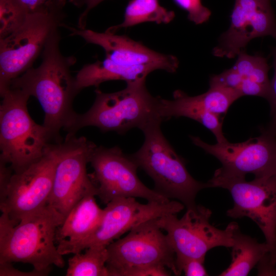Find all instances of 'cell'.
I'll return each instance as SVG.
<instances>
[{
    "instance_id": "obj_22",
    "label": "cell",
    "mask_w": 276,
    "mask_h": 276,
    "mask_svg": "<svg viewBox=\"0 0 276 276\" xmlns=\"http://www.w3.org/2000/svg\"><path fill=\"white\" fill-rule=\"evenodd\" d=\"M68 261L66 276H108L106 267L107 247L92 246L78 252Z\"/></svg>"
},
{
    "instance_id": "obj_5",
    "label": "cell",
    "mask_w": 276,
    "mask_h": 276,
    "mask_svg": "<svg viewBox=\"0 0 276 276\" xmlns=\"http://www.w3.org/2000/svg\"><path fill=\"white\" fill-rule=\"evenodd\" d=\"M1 97L0 162L17 172L41 157L54 143L49 130L35 123L29 115L28 94L9 87Z\"/></svg>"
},
{
    "instance_id": "obj_7",
    "label": "cell",
    "mask_w": 276,
    "mask_h": 276,
    "mask_svg": "<svg viewBox=\"0 0 276 276\" xmlns=\"http://www.w3.org/2000/svg\"><path fill=\"white\" fill-rule=\"evenodd\" d=\"M210 188L228 190L234 206L226 214L233 218L247 217L262 231L270 254L274 261L276 256V174L255 177L247 181L245 177H223L213 176L208 181Z\"/></svg>"
},
{
    "instance_id": "obj_26",
    "label": "cell",
    "mask_w": 276,
    "mask_h": 276,
    "mask_svg": "<svg viewBox=\"0 0 276 276\" xmlns=\"http://www.w3.org/2000/svg\"><path fill=\"white\" fill-rule=\"evenodd\" d=\"M180 8L188 12V18L196 25L207 21L211 15L209 9L202 4L201 0H173Z\"/></svg>"
},
{
    "instance_id": "obj_30",
    "label": "cell",
    "mask_w": 276,
    "mask_h": 276,
    "mask_svg": "<svg viewBox=\"0 0 276 276\" xmlns=\"http://www.w3.org/2000/svg\"><path fill=\"white\" fill-rule=\"evenodd\" d=\"M257 275L276 276V264L272 260L269 251L266 253L257 265Z\"/></svg>"
},
{
    "instance_id": "obj_10",
    "label": "cell",
    "mask_w": 276,
    "mask_h": 276,
    "mask_svg": "<svg viewBox=\"0 0 276 276\" xmlns=\"http://www.w3.org/2000/svg\"><path fill=\"white\" fill-rule=\"evenodd\" d=\"M211 215L210 209L196 205L187 209L180 219L176 214H169L157 218L156 222L166 232L176 256L205 258L206 252L215 247H232L233 232L237 225L231 222L225 229L217 228L210 223Z\"/></svg>"
},
{
    "instance_id": "obj_18",
    "label": "cell",
    "mask_w": 276,
    "mask_h": 276,
    "mask_svg": "<svg viewBox=\"0 0 276 276\" xmlns=\"http://www.w3.org/2000/svg\"><path fill=\"white\" fill-rule=\"evenodd\" d=\"M158 113L163 121L173 117L190 118L209 129L215 136L217 143L227 141L222 131L220 116L206 109L199 95L190 96L178 89L174 91L172 100L159 97Z\"/></svg>"
},
{
    "instance_id": "obj_14",
    "label": "cell",
    "mask_w": 276,
    "mask_h": 276,
    "mask_svg": "<svg viewBox=\"0 0 276 276\" xmlns=\"http://www.w3.org/2000/svg\"><path fill=\"white\" fill-rule=\"evenodd\" d=\"M178 201L148 202L142 204L134 197H119L103 209L101 222L95 231L74 249L73 254L92 246H107L124 233L140 224L169 214H176L184 208Z\"/></svg>"
},
{
    "instance_id": "obj_23",
    "label": "cell",
    "mask_w": 276,
    "mask_h": 276,
    "mask_svg": "<svg viewBox=\"0 0 276 276\" xmlns=\"http://www.w3.org/2000/svg\"><path fill=\"white\" fill-rule=\"evenodd\" d=\"M233 68L243 78L257 82L270 88L268 78L269 66L267 59L260 55H250L245 50L237 55Z\"/></svg>"
},
{
    "instance_id": "obj_9",
    "label": "cell",
    "mask_w": 276,
    "mask_h": 276,
    "mask_svg": "<svg viewBox=\"0 0 276 276\" xmlns=\"http://www.w3.org/2000/svg\"><path fill=\"white\" fill-rule=\"evenodd\" d=\"M89 163L94 172L89 175L97 188V196L105 204L119 197H140L161 203L170 201L141 181L137 175L138 166L118 146H96Z\"/></svg>"
},
{
    "instance_id": "obj_3",
    "label": "cell",
    "mask_w": 276,
    "mask_h": 276,
    "mask_svg": "<svg viewBox=\"0 0 276 276\" xmlns=\"http://www.w3.org/2000/svg\"><path fill=\"white\" fill-rule=\"evenodd\" d=\"M95 93L91 107L84 113H78L71 131L66 136L75 135L86 126L124 134L133 128L142 130L154 121H163L158 113L159 97L149 92L146 79L127 83L126 87L118 91L107 93L97 89Z\"/></svg>"
},
{
    "instance_id": "obj_13",
    "label": "cell",
    "mask_w": 276,
    "mask_h": 276,
    "mask_svg": "<svg viewBox=\"0 0 276 276\" xmlns=\"http://www.w3.org/2000/svg\"><path fill=\"white\" fill-rule=\"evenodd\" d=\"M190 137L195 145L221 163L214 176L245 177L251 173L258 178L276 174V134L266 128L261 130L259 136L237 143L227 141L211 145L199 137Z\"/></svg>"
},
{
    "instance_id": "obj_15",
    "label": "cell",
    "mask_w": 276,
    "mask_h": 276,
    "mask_svg": "<svg viewBox=\"0 0 276 276\" xmlns=\"http://www.w3.org/2000/svg\"><path fill=\"white\" fill-rule=\"evenodd\" d=\"M266 36L276 39V18L270 0H235L230 26L220 36L213 54L234 58L251 40Z\"/></svg>"
},
{
    "instance_id": "obj_20",
    "label": "cell",
    "mask_w": 276,
    "mask_h": 276,
    "mask_svg": "<svg viewBox=\"0 0 276 276\" xmlns=\"http://www.w3.org/2000/svg\"><path fill=\"white\" fill-rule=\"evenodd\" d=\"M233 239L231 263L219 275H247L262 257L270 251L266 242L259 243L256 238L241 233L238 224L234 230Z\"/></svg>"
},
{
    "instance_id": "obj_12",
    "label": "cell",
    "mask_w": 276,
    "mask_h": 276,
    "mask_svg": "<svg viewBox=\"0 0 276 276\" xmlns=\"http://www.w3.org/2000/svg\"><path fill=\"white\" fill-rule=\"evenodd\" d=\"M58 144H51L41 157L13 172L0 196L1 212L16 223L47 205L58 158Z\"/></svg>"
},
{
    "instance_id": "obj_2",
    "label": "cell",
    "mask_w": 276,
    "mask_h": 276,
    "mask_svg": "<svg viewBox=\"0 0 276 276\" xmlns=\"http://www.w3.org/2000/svg\"><path fill=\"white\" fill-rule=\"evenodd\" d=\"M64 217L49 205L22 217L17 223L0 217V263L22 262L38 271L62 268L63 255L55 246L56 233Z\"/></svg>"
},
{
    "instance_id": "obj_11",
    "label": "cell",
    "mask_w": 276,
    "mask_h": 276,
    "mask_svg": "<svg viewBox=\"0 0 276 276\" xmlns=\"http://www.w3.org/2000/svg\"><path fill=\"white\" fill-rule=\"evenodd\" d=\"M63 15H28L23 25L0 39V94L12 80L32 67L51 33L63 26Z\"/></svg>"
},
{
    "instance_id": "obj_29",
    "label": "cell",
    "mask_w": 276,
    "mask_h": 276,
    "mask_svg": "<svg viewBox=\"0 0 276 276\" xmlns=\"http://www.w3.org/2000/svg\"><path fill=\"white\" fill-rule=\"evenodd\" d=\"M50 271H38L33 269L31 272H24L15 269L12 263H0L1 276H43L48 275Z\"/></svg>"
},
{
    "instance_id": "obj_8",
    "label": "cell",
    "mask_w": 276,
    "mask_h": 276,
    "mask_svg": "<svg viewBox=\"0 0 276 276\" xmlns=\"http://www.w3.org/2000/svg\"><path fill=\"white\" fill-rule=\"evenodd\" d=\"M97 145L84 136H66L58 144V158L52 189L47 204L65 218L87 195L97 196V189L86 166Z\"/></svg>"
},
{
    "instance_id": "obj_28",
    "label": "cell",
    "mask_w": 276,
    "mask_h": 276,
    "mask_svg": "<svg viewBox=\"0 0 276 276\" xmlns=\"http://www.w3.org/2000/svg\"><path fill=\"white\" fill-rule=\"evenodd\" d=\"M274 74L270 80V93L268 101L270 107V121L266 127L270 131L276 134V46L272 51Z\"/></svg>"
},
{
    "instance_id": "obj_21",
    "label": "cell",
    "mask_w": 276,
    "mask_h": 276,
    "mask_svg": "<svg viewBox=\"0 0 276 276\" xmlns=\"http://www.w3.org/2000/svg\"><path fill=\"white\" fill-rule=\"evenodd\" d=\"M175 16L174 12L161 6L159 0H130L125 8L123 22L105 31L116 33L121 29L147 22L168 24Z\"/></svg>"
},
{
    "instance_id": "obj_19",
    "label": "cell",
    "mask_w": 276,
    "mask_h": 276,
    "mask_svg": "<svg viewBox=\"0 0 276 276\" xmlns=\"http://www.w3.org/2000/svg\"><path fill=\"white\" fill-rule=\"evenodd\" d=\"M158 70L153 65L129 66L115 63L105 58L84 65L75 78L78 92L90 86L98 87L102 83L110 80H123L126 83L146 79L153 71Z\"/></svg>"
},
{
    "instance_id": "obj_1",
    "label": "cell",
    "mask_w": 276,
    "mask_h": 276,
    "mask_svg": "<svg viewBox=\"0 0 276 276\" xmlns=\"http://www.w3.org/2000/svg\"><path fill=\"white\" fill-rule=\"evenodd\" d=\"M60 40L58 28L45 43L39 66L32 67L12 80L9 86L38 100L44 112L43 125L49 130L55 143L63 141L60 135L61 129L70 133L78 114L72 105L79 93L70 70L76 59L62 54Z\"/></svg>"
},
{
    "instance_id": "obj_6",
    "label": "cell",
    "mask_w": 276,
    "mask_h": 276,
    "mask_svg": "<svg viewBox=\"0 0 276 276\" xmlns=\"http://www.w3.org/2000/svg\"><path fill=\"white\" fill-rule=\"evenodd\" d=\"M156 219L135 226L107 246L108 276H133L140 269L155 266H165L179 275L175 253Z\"/></svg>"
},
{
    "instance_id": "obj_32",
    "label": "cell",
    "mask_w": 276,
    "mask_h": 276,
    "mask_svg": "<svg viewBox=\"0 0 276 276\" xmlns=\"http://www.w3.org/2000/svg\"><path fill=\"white\" fill-rule=\"evenodd\" d=\"M274 261H275V263L276 264V256H275V259H274Z\"/></svg>"
},
{
    "instance_id": "obj_27",
    "label": "cell",
    "mask_w": 276,
    "mask_h": 276,
    "mask_svg": "<svg viewBox=\"0 0 276 276\" xmlns=\"http://www.w3.org/2000/svg\"><path fill=\"white\" fill-rule=\"evenodd\" d=\"M205 258L176 256L178 275L183 272L186 276H206L208 273L204 266Z\"/></svg>"
},
{
    "instance_id": "obj_4",
    "label": "cell",
    "mask_w": 276,
    "mask_h": 276,
    "mask_svg": "<svg viewBox=\"0 0 276 276\" xmlns=\"http://www.w3.org/2000/svg\"><path fill=\"white\" fill-rule=\"evenodd\" d=\"M160 120L149 123L142 131L144 143L131 158L153 179L154 190L170 198L179 200L187 209L196 204L195 198L207 182L195 179L189 173L186 162L178 155L163 134Z\"/></svg>"
},
{
    "instance_id": "obj_17",
    "label": "cell",
    "mask_w": 276,
    "mask_h": 276,
    "mask_svg": "<svg viewBox=\"0 0 276 276\" xmlns=\"http://www.w3.org/2000/svg\"><path fill=\"white\" fill-rule=\"evenodd\" d=\"M95 195L82 198L69 212L56 233V243L62 255L73 254L75 248L88 237L99 225L103 209Z\"/></svg>"
},
{
    "instance_id": "obj_31",
    "label": "cell",
    "mask_w": 276,
    "mask_h": 276,
    "mask_svg": "<svg viewBox=\"0 0 276 276\" xmlns=\"http://www.w3.org/2000/svg\"><path fill=\"white\" fill-rule=\"evenodd\" d=\"M104 0H82L80 3L86 6L85 10L82 13L78 19V28L85 29L87 15L89 12Z\"/></svg>"
},
{
    "instance_id": "obj_25",
    "label": "cell",
    "mask_w": 276,
    "mask_h": 276,
    "mask_svg": "<svg viewBox=\"0 0 276 276\" xmlns=\"http://www.w3.org/2000/svg\"><path fill=\"white\" fill-rule=\"evenodd\" d=\"M27 15H63L65 0H14Z\"/></svg>"
},
{
    "instance_id": "obj_16",
    "label": "cell",
    "mask_w": 276,
    "mask_h": 276,
    "mask_svg": "<svg viewBox=\"0 0 276 276\" xmlns=\"http://www.w3.org/2000/svg\"><path fill=\"white\" fill-rule=\"evenodd\" d=\"M67 28L72 32L71 35L79 36L87 43L102 47L105 57L119 64L129 66L153 65L158 70L169 73H174L178 68L179 61L175 56L156 52L126 35Z\"/></svg>"
},
{
    "instance_id": "obj_24",
    "label": "cell",
    "mask_w": 276,
    "mask_h": 276,
    "mask_svg": "<svg viewBox=\"0 0 276 276\" xmlns=\"http://www.w3.org/2000/svg\"><path fill=\"white\" fill-rule=\"evenodd\" d=\"M27 16L14 0H0V39L20 28Z\"/></svg>"
}]
</instances>
